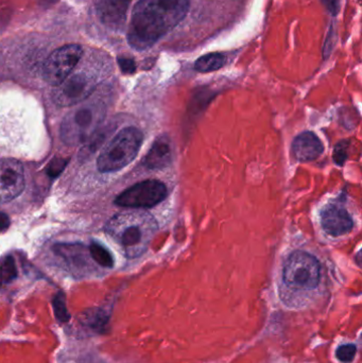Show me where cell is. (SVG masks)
<instances>
[{"label": "cell", "instance_id": "cell-12", "mask_svg": "<svg viewBox=\"0 0 362 363\" xmlns=\"http://www.w3.org/2000/svg\"><path fill=\"white\" fill-rule=\"evenodd\" d=\"M324 151L322 142L312 132H304L295 138L293 152L297 161L306 163L318 159Z\"/></svg>", "mask_w": 362, "mask_h": 363}, {"label": "cell", "instance_id": "cell-9", "mask_svg": "<svg viewBox=\"0 0 362 363\" xmlns=\"http://www.w3.org/2000/svg\"><path fill=\"white\" fill-rule=\"evenodd\" d=\"M25 188V172L21 162L15 159L0 160V204L10 202Z\"/></svg>", "mask_w": 362, "mask_h": 363}, {"label": "cell", "instance_id": "cell-5", "mask_svg": "<svg viewBox=\"0 0 362 363\" xmlns=\"http://www.w3.org/2000/svg\"><path fill=\"white\" fill-rule=\"evenodd\" d=\"M285 284L299 290L315 289L320 281V264L316 257L298 251L287 259L283 272Z\"/></svg>", "mask_w": 362, "mask_h": 363}, {"label": "cell", "instance_id": "cell-11", "mask_svg": "<svg viewBox=\"0 0 362 363\" xmlns=\"http://www.w3.org/2000/svg\"><path fill=\"white\" fill-rule=\"evenodd\" d=\"M321 223L327 234L342 236L353 228V220L348 211L337 205H327L321 213Z\"/></svg>", "mask_w": 362, "mask_h": 363}, {"label": "cell", "instance_id": "cell-18", "mask_svg": "<svg viewBox=\"0 0 362 363\" xmlns=\"http://www.w3.org/2000/svg\"><path fill=\"white\" fill-rule=\"evenodd\" d=\"M52 307L57 321L61 322V323H66V322L69 321L70 315L68 313L67 307H66L65 296H64L63 292H59L55 296L52 301Z\"/></svg>", "mask_w": 362, "mask_h": 363}, {"label": "cell", "instance_id": "cell-15", "mask_svg": "<svg viewBox=\"0 0 362 363\" xmlns=\"http://www.w3.org/2000/svg\"><path fill=\"white\" fill-rule=\"evenodd\" d=\"M225 57L221 53H210L199 57L196 62L195 69L199 72H210L220 69L225 64Z\"/></svg>", "mask_w": 362, "mask_h": 363}, {"label": "cell", "instance_id": "cell-19", "mask_svg": "<svg viewBox=\"0 0 362 363\" xmlns=\"http://www.w3.org/2000/svg\"><path fill=\"white\" fill-rule=\"evenodd\" d=\"M357 349L354 345H341L336 352V357L342 363H351L354 360Z\"/></svg>", "mask_w": 362, "mask_h": 363}, {"label": "cell", "instance_id": "cell-7", "mask_svg": "<svg viewBox=\"0 0 362 363\" xmlns=\"http://www.w3.org/2000/svg\"><path fill=\"white\" fill-rule=\"evenodd\" d=\"M167 194V187L162 182L144 181L119 194L115 203L119 206L129 208H148L165 200Z\"/></svg>", "mask_w": 362, "mask_h": 363}, {"label": "cell", "instance_id": "cell-1", "mask_svg": "<svg viewBox=\"0 0 362 363\" xmlns=\"http://www.w3.org/2000/svg\"><path fill=\"white\" fill-rule=\"evenodd\" d=\"M189 6V0H140L128 32L130 46L136 50L150 48L185 18Z\"/></svg>", "mask_w": 362, "mask_h": 363}, {"label": "cell", "instance_id": "cell-8", "mask_svg": "<svg viewBox=\"0 0 362 363\" xmlns=\"http://www.w3.org/2000/svg\"><path fill=\"white\" fill-rule=\"evenodd\" d=\"M97 80L86 72H77L68 77L53 93L55 104L72 106L81 104L95 91Z\"/></svg>", "mask_w": 362, "mask_h": 363}, {"label": "cell", "instance_id": "cell-4", "mask_svg": "<svg viewBox=\"0 0 362 363\" xmlns=\"http://www.w3.org/2000/svg\"><path fill=\"white\" fill-rule=\"evenodd\" d=\"M104 117L101 106L89 104L68 113L61 127V135L67 145L76 146L87 140Z\"/></svg>", "mask_w": 362, "mask_h": 363}, {"label": "cell", "instance_id": "cell-21", "mask_svg": "<svg viewBox=\"0 0 362 363\" xmlns=\"http://www.w3.org/2000/svg\"><path fill=\"white\" fill-rule=\"evenodd\" d=\"M118 64L123 74H133L136 70L135 62L130 57H118Z\"/></svg>", "mask_w": 362, "mask_h": 363}, {"label": "cell", "instance_id": "cell-2", "mask_svg": "<svg viewBox=\"0 0 362 363\" xmlns=\"http://www.w3.org/2000/svg\"><path fill=\"white\" fill-rule=\"evenodd\" d=\"M157 230L154 218L144 211L117 213L106 226V234L120 245L129 258L144 254Z\"/></svg>", "mask_w": 362, "mask_h": 363}, {"label": "cell", "instance_id": "cell-22", "mask_svg": "<svg viewBox=\"0 0 362 363\" xmlns=\"http://www.w3.org/2000/svg\"><path fill=\"white\" fill-rule=\"evenodd\" d=\"M323 4L334 16H337L340 11V0H322Z\"/></svg>", "mask_w": 362, "mask_h": 363}, {"label": "cell", "instance_id": "cell-6", "mask_svg": "<svg viewBox=\"0 0 362 363\" xmlns=\"http://www.w3.org/2000/svg\"><path fill=\"white\" fill-rule=\"evenodd\" d=\"M83 55L80 45H65L51 53L44 66V79L52 86H59L74 72Z\"/></svg>", "mask_w": 362, "mask_h": 363}, {"label": "cell", "instance_id": "cell-14", "mask_svg": "<svg viewBox=\"0 0 362 363\" xmlns=\"http://www.w3.org/2000/svg\"><path fill=\"white\" fill-rule=\"evenodd\" d=\"M83 323L96 332H106L108 325V317L101 309L94 308L83 315Z\"/></svg>", "mask_w": 362, "mask_h": 363}, {"label": "cell", "instance_id": "cell-17", "mask_svg": "<svg viewBox=\"0 0 362 363\" xmlns=\"http://www.w3.org/2000/svg\"><path fill=\"white\" fill-rule=\"evenodd\" d=\"M17 277V269L11 256L0 259V286L10 284Z\"/></svg>", "mask_w": 362, "mask_h": 363}, {"label": "cell", "instance_id": "cell-13", "mask_svg": "<svg viewBox=\"0 0 362 363\" xmlns=\"http://www.w3.org/2000/svg\"><path fill=\"white\" fill-rule=\"evenodd\" d=\"M171 163V147L166 136L157 138L145 159L144 164L149 169H163Z\"/></svg>", "mask_w": 362, "mask_h": 363}, {"label": "cell", "instance_id": "cell-10", "mask_svg": "<svg viewBox=\"0 0 362 363\" xmlns=\"http://www.w3.org/2000/svg\"><path fill=\"white\" fill-rule=\"evenodd\" d=\"M131 0H95V9L100 21L113 30L123 29L127 21Z\"/></svg>", "mask_w": 362, "mask_h": 363}, {"label": "cell", "instance_id": "cell-3", "mask_svg": "<svg viewBox=\"0 0 362 363\" xmlns=\"http://www.w3.org/2000/svg\"><path fill=\"white\" fill-rule=\"evenodd\" d=\"M144 135L136 128L121 130L103 148L98 157L100 172H116L129 165L140 151Z\"/></svg>", "mask_w": 362, "mask_h": 363}, {"label": "cell", "instance_id": "cell-23", "mask_svg": "<svg viewBox=\"0 0 362 363\" xmlns=\"http://www.w3.org/2000/svg\"><path fill=\"white\" fill-rule=\"evenodd\" d=\"M10 225V219L6 213H0V232H4Z\"/></svg>", "mask_w": 362, "mask_h": 363}, {"label": "cell", "instance_id": "cell-16", "mask_svg": "<svg viewBox=\"0 0 362 363\" xmlns=\"http://www.w3.org/2000/svg\"><path fill=\"white\" fill-rule=\"evenodd\" d=\"M89 252H91L93 259L100 266L104 267V268H112L114 266V259H113L110 252L100 243H91Z\"/></svg>", "mask_w": 362, "mask_h": 363}, {"label": "cell", "instance_id": "cell-20", "mask_svg": "<svg viewBox=\"0 0 362 363\" xmlns=\"http://www.w3.org/2000/svg\"><path fill=\"white\" fill-rule=\"evenodd\" d=\"M348 143L341 142L336 146L334 150V162L337 165L342 166L346 161V150H348Z\"/></svg>", "mask_w": 362, "mask_h": 363}]
</instances>
